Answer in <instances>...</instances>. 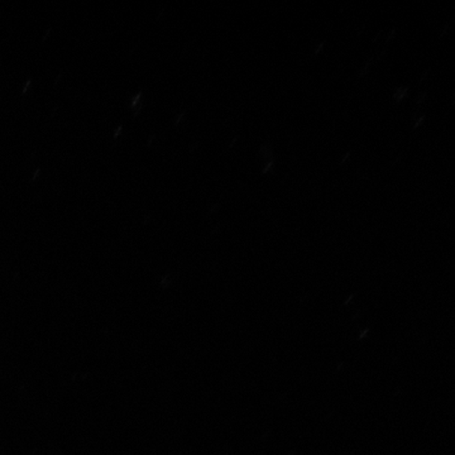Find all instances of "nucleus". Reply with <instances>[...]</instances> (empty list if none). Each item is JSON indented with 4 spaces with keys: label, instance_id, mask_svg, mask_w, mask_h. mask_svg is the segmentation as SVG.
Masks as SVG:
<instances>
[]
</instances>
